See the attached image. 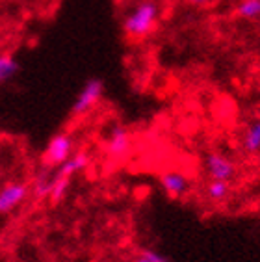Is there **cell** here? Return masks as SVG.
Wrapping results in <instances>:
<instances>
[{
    "label": "cell",
    "instance_id": "7c38bea8",
    "mask_svg": "<svg viewBox=\"0 0 260 262\" xmlns=\"http://www.w3.org/2000/svg\"><path fill=\"white\" fill-rule=\"evenodd\" d=\"M232 15L242 20H260V0H238Z\"/></svg>",
    "mask_w": 260,
    "mask_h": 262
},
{
    "label": "cell",
    "instance_id": "7a4b0ae2",
    "mask_svg": "<svg viewBox=\"0 0 260 262\" xmlns=\"http://www.w3.org/2000/svg\"><path fill=\"white\" fill-rule=\"evenodd\" d=\"M75 136L69 132H60V134L52 136L41 155V167H49V169L60 167L75 152Z\"/></svg>",
    "mask_w": 260,
    "mask_h": 262
},
{
    "label": "cell",
    "instance_id": "ba28073f",
    "mask_svg": "<svg viewBox=\"0 0 260 262\" xmlns=\"http://www.w3.org/2000/svg\"><path fill=\"white\" fill-rule=\"evenodd\" d=\"M242 149L245 155H260V117H253L242 132Z\"/></svg>",
    "mask_w": 260,
    "mask_h": 262
},
{
    "label": "cell",
    "instance_id": "8992f818",
    "mask_svg": "<svg viewBox=\"0 0 260 262\" xmlns=\"http://www.w3.org/2000/svg\"><path fill=\"white\" fill-rule=\"evenodd\" d=\"M132 149V136L125 125H114L108 130V136L104 141V151L112 158H123L126 157Z\"/></svg>",
    "mask_w": 260,
    "mask_h": 262
},
{
    "label": "cell",
    "instance_id": "6da1fadb",
    "mask_svg": "<svg viewBox=\"0 0 260 262\" xmlns=\"http://www.w3.org/2000/svg\"><path fill=\"white\" fill-rule=\"evenodd\" d=\"M162 17V6L158 0H140L136 2L121 20L123 34L128 39H145L155 34Z\"/></svg>",
    "mask_w": 260,
    "mask_h": 262
},
{
    "label": "cell",
    "instance_id": "8fae6325",
    "mask_svg": "<svg viewBox=\"0 0 260 262\" xmlns=\"http://www.w3.org/2000/svg\"><path fill=\"white\" fill-rule=\"evenodd\" d=\"M205 193L208 201L220 205V203H225L232 195V186H230V182L225 181H210L206 184Z\"/></svg>",
    "mask_w": 260,
    "mask_h": 262
},
{
    "label": "cell",
    "instance_id": "9c48e42d",
    "mask_svg": "<svg viewBox=\"0 0 260 262\" xmlns=\"http://www.w3.org/2000/svg\"><path fill=\"white\" fill-rule=\"evenodd\" d=\"M52 179H54V169L39 167V169L35 171L34 179H32V184H30V193L37 201L49 199L50 188H52Z\"/></svg>",
    "mask_w": 260,
    "mask_h": 262
},
{
    "label": "cell",
    "instance_id": "52a82bcc",
    "mask_svg": "<svg viewBox=\"0 0 260 262\" xmlns=\"http://www.w3.org/2000/svg\"><path fill=\"white\" fill-rule=\"evenodd\" d=\"M158 181H160V186L165 192V195L171 197V199H180V197H184L186 193L190 192L188 177L182 171H177V169L160 173Z\"/></svg>",
    "mask_w": 260,
    "mask_h": 262
},
{
    "label": "cell",
    "instance_id": "5bb4252c",
    "mask_svg": "<svg viewBox=\"0 0 260 262\" xmlns=\"http://www.w3.org/2000/svg\"><path fill=\"white\" fill-rule=\"evenodd\" d=\"M190 6H197V8H201V6H206V4H210L212 0H186Z\"/></svg>",
    "mask_w": 260,
    "mask_h": 262
},
{
    "label": "cell",
    "instance_id": "277c9868",
    "mask_svg": "<svg viewBox=\"0 0 260 262\" xmlns=\"http://www.w3.org/2000/svg\"><path fill=\"white\" fill-rule=\"evenodd\" d=\"M203 167H205L206 175L210 177V181H225L232 182L236 177V164L232 158L220 151H208L203 158Z\"/></svg>",
    "mask_w": 260,
    "mask_h": 262
},
{
    "label": "cell",
    "instance_id": "4fadbf2b",
    "mask_svg": "<svg viewBox=\"0 0 260 262\" xmlns=\"http://www.w3.org/2000/svg\"><path fill=\"white\" fill-rule=\"evenodd\" d=\"M19 71H20V63L15 60V56L0 52V84H6L11 78H15Z\"/></svg>",
    "mask_w": 260,
    "mask_h": 262
},
{
    "label": "cell",
    "instance_id": "30bf717a",
    "mask_svg": "<svg viewBox=\"0 0 260 262\" xmlns=\"http://www.w3.org/2000/svg\"><path fill=\"white\" fill-rule=\"evenodd\" d=\"M90 164H91L90 152H88V151H75L69 158H67V160L63 162V164H61L60 167H56L54 171L60 173V175H67V177H71V179H73L76 173L84 171Z\"/></svg>",
    "mask_w": 260,
    "mask_h": 262
},
{
    "label": "cell",
    "instance_id": "3957f363",
    "mask_svg": "<svg viewBox=\"0 0 260 262\" xmlns=\"http://www.w3.org/2000/svg\"><path fill=\"white\" fill-rule=\"evenodd\" d=\"M104 97V82L97 78V76H91L84 82L82 90L78 91L75 102L71 106V117H84L88 116Z\"/></svg>",
    "mask_w": 260,
    "mask_h": 262
},
{
    "label": "cell",
    "instance_id": "9a60e30c",
    "mask_svg": "<svg viewBox=\"0 0 260 262\" xmlns=\"http://www.w3.org/2000/svg\"><path fill=\"white\" fill-rule=\"evenodd\" d=\"M132 262H155V260H150V258H147L145 255H141V253H138V257H136Z\"/></svg>",
    "mask_w": 260,
    "mask_h": 262
},
{
    "label": "cell",
    "instance_id": "5b68a950",
    "mask_svg": "<svg viewBox=\"0 0 260 262\" xmlns=\"http://www.w3.org/2000/svg\"><path fill=\"white\" fill-rule=\"evenodd\" d=\"M30 195V184L23 181L8 182L0 188V216L11 214L23 205Z\"/></svg>",
    "mask_w": 260,
    "mask_h": 262
}]
</instances>
